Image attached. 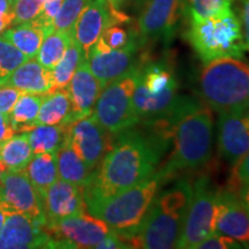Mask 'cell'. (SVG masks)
Segmentation results:
<instances>
[{
	"instance_id": "3",
	"label": "cell",
	"mask_w": 249,
	"mask_h": 249,
	"mask_svg": "<svg viewBox=\"0 0 249 249\" xmlns=\"http://www.w3.org/2000/svg\"><path fill=\"white\" fill-rule=\"evenodd\" d=\"M192 196L193 183L186 176L177 179L169 189L158 192L133 239V248H177Z\"/></svg>"
},
{
	"instance_id": "14",
	"label": "cell",
	"mask_w": 249,
	"mask_h": 249,
	"mask_svg": "<svg viewBox=\"0 0 249 249\" xmlns=\"http://www.w3.org/2000/svg\"><path fill=\"white\" fill-rule=\"evenodd\" d=\"M128 21L129 18L121 9L112 7L108 0H89L77 18L71 35L87 59L105 28L113 23H126Z\"/></svg>"
},
{
	"instance_id": "40",
	"label": "cell",
	"mask_w": 249,
	"mask_h": 249,
	"mask_svg": "<svg viewBox=\"0 0 249 249\" xmlns=\"http://www.w3.org/2000/svg\"><path fill=\"white\" fill-rule=\"evenodd\" d=\"M240 2V22L244 34L246 50L249 51V0H239Z\"/></svg>"
},
{
	"instance_id": "5",
	"label": "cell",
	"mask_w": 249,
	"mask_h": 249,
	"mask_svg": "<svg viewBox=\"0 0 249 249\" xmlns=\"http://www.w3.org/2000/svg\"><path fill=\"white\" fill-rule=\"evenodd\" d=\"M164 183L160 172L156 170L144 181L107 200L88 205L87 211L104 220L129 248H133V239L138 234L155 196Z\"/></svg>"
},
{
	"instance_id": "26",
	"label": "cell",
	"mask_w": 249,
	"mask_h": 249,
	"mask_svg": "<svg viewBox=\"0 0 249 249\" xmlns=\"http://www.w3.org/2000/svg\"><path fill=\"white\" fill-rule=\"evenodd\" d=\"M26 133L34 155L57 152L66 141L67 124H37Z\"/></svg>"
},
{
	"instance_id": "19",
	"label": "cell",
	"mask_w": 249,
	"mask_h": 249,
	"mask_svg": "<svg viewBox=\"0 0 249 249\" xmlns=\"http://www.w3.org/2000/svg\"><path fill=\"white\" fill-rule=\"evenodd\" d=\"M46 223L76 216L87 211L82 188L58 179L43 196Z\"/></svg>"
},
{
	"instance_id": "32",
	"label": "cell",
	"mask_w": 249,
	"mask_h": 249,
	"mask_svg": "<svg viewBox=\"0 0 249 249\" xmlns=\"http://www.w3.org/2000/svg\"><path fill=\"white\" fill-rule=\"evenodd\" d=\"M123 23H113L103 31L97 43L92 48L103 51L108 50L123 49L132 40L134 37L138 36V33L133 30H128L121 26Z\"/></svg>"
},
{
	"instance_id": "7",
	"label": "cell",
	"mask_w": 249,
	"mask_h": 249,
	"mask_svg": "<svg viewBox=\"0 0 249 249\" xmlns=\"http://www.w3.org/2000/svg\"><path fill=\"white\" fill-rule=\"evenodd\" d=\"M187 38L204 65L225 57L242 59L247 51L240 18L234 11L218 18L189 20Z\"/></svg>"
},
{
	"instance_id": "48",
	"label": "cell",
	"mask_w": 249,
	"mask_h": 249,
	"mask_svg": "<svg viewBox=\"0 0 249 249\" xmlns=\"http://www.w3.org/2000/svg\"><path fill=\"white\" fill-rule=\"evenodd\" d=\"M246 114H247V117L249 118V105H248V107L246 108Z\"/></svg>"
},
{
	"instance_id": "39",
	"label": "cell",
	"mask_w": 249,
	"mask_h": 249,
	"mask_svg": "<svg viewBox=\"0 0 249 249\" xmlns=\"http://www.w3.org/2000/svg\"><path fill=\"white\" fill-rule=\"evenodd\" d=\"M21 93V90L13 87L0 86V112L9 116Z\"/></svg>"
},
{
	"instance_id": "25",
	"label": "cell",
	"mask_w": 249,
	"mask_h": 249,
	"mask_svg": "<svg viewBox=\"0 0 249 249\" xmlns=\"http://www.w3.org/2000/svg\"><path fill=\"white\" fill-rule=\"evenodd\" d=\"M71 116V104L67 90H55V91L45 93L43 97L35 126L37 124H70Z\"/></svg>"
},
{
	"instance_id": "2",
	"label": "cell",
	"mask_w": 249,
	"mask_h": 249,
	"mask_svg": "<svg viewBox=\"0 0 249 249\" xmlns=\"http://www.w3.org/2000/svg\"><path fill=\"white\" fill-rule=\"evenodd\" d=\"M179 82L169 58L141 60L133 104L140 123L167 119L174 124L202 103L178 95Z\"/></svg>"
},
{
	"instance_id": "12",
	"label": "cell",
	"mask_w": 249,
	"mask_h": 249,
	"mask_svg": "<svg viewBox=\"0 0 249 249\" xmlns=\"http://www.w3.org/2000/svg\"><path fill=\"white\" fill-rule=\"evenodd\" d=\"M0 207L5 214L21 213L46 224L43 198L23 170L6 171L0 179Z\"/></svg>"
},
{
	"instance_id": "35",
	"label": "cell",
	"mask_w": 249,
	"mask_h": 249,
	"mask_svg": "<svg viewBox=\"0 0 249 249\" xmlns=\"http://www.w3.org/2000/svg\"><path fill=\"white\" fill-rule=\"evenodd\" d=\"M44 0H15L13 2L14 20L12 26L26 23L38 17Z\"/></svg>"
},
{
	"instance_id": "42",
	"label": "cell",
	"mask_w": 249,
	"mask_h": 249,
	"mask_svg": "<svg viewBox=\"0 0 249 249\" xmlns=\"http://www.w3.org/2000/svg\"><path fill=\"white\" fill-rule=\"evenodd\" d=\"M14 20V14H7V15H0V34L12 26Z\"/></svg>"
},
{
	"instance_id": "36",
	"label": "cell",
	"mask_w": 249,
	"mask_h": 249,
	"mask_svg": "<svg viewBox=\"0 0 249 249\" xmlns=\"http://www.w3.org/2000/svg\"><path fill=\"white\" fill-rule=\"evenodd\" d=\"M64 0H44L43 8L38 14V17L34 18L33 22L43 27L45 30H48L49 34L54 31V18L57 17L59 9L61 7V4Z\"/></svg>"
},
{
	"instance_id": "38",
	"label": "cell",
	"mask_w": 249,
	"mask_h": 249,
	"mask_svg": "<svg viewBox=\"0 0 249 249\" xmlns=\"http://www.w3.org/2000/svg\"><path fill=\"white\" fill-rule=\"evenodd\" d=\"M241 247L242 246L231 236L214 232L207 239H204L201 244H198L196 249H230Z\"/></svg>"
},
{
	"instance_id": "11",
	"label": "cell",
	"mask_w": 249,
	"mask_h": 249,
	"mask_svg": "<svg viewBox=\"0 0 249 249\" xmlns=\"http://www.w3.org/2000/svg\"><path fill=\"white\" fill-rule=\"evenodd\" d=\"M185 2L183 0H148L138 22L141 45L150 43L169 44L176 35Z\"/></svg>"
},
{
	"instance_id": "23",
	"label": "cell",
	"mask_w": 249,
	"mask_h": 249,
	"mask_svg": "<svg viewBox=\"0 0 249 249\" xmlns=\"http://www.w3.org/2000/svg\"><path fill=\"white\" fill-rule=\"evenodd\" d=\"M1 35L20 50L28 59H33L36 58L43 40L50 34L43 27L30 21L18 26H11Z\"/></svg>"
},
{
	"instance_id": "24",
	"label": "cell",
	"mask_w": 249,
	"mask_h": 249,
	"mask_svg": "<svg viewBox=\"0 0 249 249\" xmlns=\"http://www.w3.org/2000/svg\"><path fill=\"white\" fill-rule=\"evenodd\" d=\"M23 171L43 197L46 191L59 179L55 152L34 155Z\"/></svg>"
},
{
	"instance_id": "33",
	"label": "cell",
	"mask_w": 249,
	"mask_h": 249,
	"mask_svg": "<svg viewBox=\"0 0 249 249\" xmlns=\"http://www.w3.org/2000/svg\"><path fill=\"white\" fill-rule=\"evenodd\" d=\"M28 58L0 34V86Z\"/></svg>"
},
{
	"instance_id": "29",
	"label": "cell",
	"mask_w": 249,
	"mask_h": 249,
	"mask_svg": "<svg viewBox=\"0 0 249 249\" xmlns=\"http://www.w3.org/2000/svg\"><path fill=\"white\" fill-rule=\"evenodd\" d=\"M83 59L86 58L82 50L75 40L71 39L64 57L52 70V91L67 88Z\"/></svg>"
},
{
	"instance_id": "6",
	"label": "cell",
	"mask_w": 249,
	"mask_h": 249,
	"mask_svg": "<svg viewBox=\"0 0 249 249\" xmlns=\"http://www.w3.org/2000/svg\"><path fill=\"white\" fill-rule=\"evenodd\" d=\"M198 93L218 113L246 111L249 105V65L240 58L225 57L204 65Z\"/></svg>"
},
{
	"instance_id": "30",
	"label": "cell",
	"mask_w": 249,
	"mask_h": 249,
	"mask_svg": "<svg viewBox=\"0 0 249 249\" xmlns=\"http://www.w3.org/2000/svg\"><path fill=\"white\" fill-rule=\"evenodd\" d=\"M73 35L68 31L54 30L45 37L38 53L36 55L37 61L48 70H53L55 65L64 57L65 52L70 46Z\"/></svg>"
},
{
	"instance_id": "1",
	"label": "cell",
	"mask_w": 249,
	"mask_h": 249,
	"mask_svg": "<svg viewBox=\"0 0 249 249\" xmlns=\"http://www.w3.org/2000/svg\"><path fill=\"white\" fill-rule=\"evenodd\" d=\"M171 141L152 132L132 128L116 135L113 148L93 170L90 181L82 188L86 208L104 201L144 181L157 170Z\"/></svg>"
},
{
	"instance_id": "41",
	"label": "cell",
	"mask_w": 249,
	"mask_h": 249,
	"mask_svg": "<svg viewBox=\"0 0 249 249\" xmlns=\"http://www.w3.org/2000/svg\"><path fill=\"white\" fill-rule=\"evenodd\" d=\"M15 134L17 133H15L13 126H12L9 116L0 112V143L11 139Z\"/></svg>"
},
{
	"instance_id": "47",
	"label": "cell",
	"mask_w": 249,
	"mask_h": 249,
	"mask_svg": "<svg viewBox=\"0 0 249 249\" xmlns=\"http://www.w3.org/2000/svg\"><path fill=\"white\" fill-rule=\"evenodd\" d=\"M138 1H139V4H141V5H144L145 2L148 1V0H138Z\"/></svg>"
},
{
	"instance_id": "43",
	"label": "cell",
	"mask_w": 249,
	"mask_h": 249,
	"mask_svg": "<svg viewBox=\"0 0 249 249\" xmlns=\"http://www.w3.org/2000/svg\"><path fill=\"white\" fill-rule=\"evenodd\" d=\"M238 195L240 196L242 203L245 204L246 209H247L248 213H249V183L247 186H245L244 188H242L241 191L238 193Z\"/></svg>"
},
{
	"instance_id": "13",
	"label": "cell",
	"mask_w": 249,
	"mask_h": 249,
	"mask_svg": "<svg viewBox=\"0 0 249 249\" xmlns=\"http://www.w3.org/2000/svg\"><path fill=\"white\" fill-rule=\"evenodd\" d=\"M66 141L81 160L95 170L113 148L116 136L107 132L91 114L67 124Z\"/></svg>"
},
{
	"instance_id": "27",
	"label": "cell",
	"mask_w": 249,
	"mask_h": 249,
	"mask_svg": "<svg viewBox=\"0 0 249 249\" xmlns=\"http://www.w3.org/2000/svg\"><path fill=\"white\" fill-rule=\"evenodd\" d=\"M44 95L22 92L15 103L13 110L9 113L12 126L15 133H24L35 127L40 105Z\"/></svg>"
},
{
	"instance_id": "10",
	"label": "cell",
	"mask_w": 249,
	"mask_h": 249,
	"mask_svg": "<svg viewBox=\"0 0 249 249\" xmlns=\"http://www.w3.org/2000/svg\"><path fill=\"white\" fill-rule=\"evenodd\" d=\"M44 229L53 240L54 248H97L113 232L104 220L88 211L46 223Z\"/></svg>"
},
{
	"instance_id": "44",
	"label": "cell",
	"mask_w": 249,
	"mask_h": 249,
	"mask_svg": "<svg viewBox=\"0 0 249 249\" xmlns=\"http://www.w3.org/2000/svg\"><path fill=\"white\" fill-rule=\"evenodd\" d=\"M129 0H108V2L112 5V7H114L116 9H121L123 6H124L128 2Z\"/></svg>"
},
{
	"instance_id": "9",
	"label": "cell",
	"mask_w": 249,
	"mask_h": 249,
	"mask_svg": "<svg viewBox=\"0 0 249 249\" xmlns=\"http://www.w3.org/2000/svg\"><path fill=\"white\" fill-rule=\"evenodd\" d=\"M218 192L207 174H202L195 180L192 201L177 248L196 249L198 244L214 233Z\"/></svg>"
},
{
	"instance_id": "16",
	"label": "cell",
	"mask_w": 249,
	"mask_h": 249,
	"mask_svg": "<svg viewBox=\"0 0 249 249\" xmlns=\"http://www.w3.org/2000/svg\"><path fill=\"white\" fill-rule=\"evenodd\" d=\"M217 147L220 157L232 166L249 151V118L246 111L218 113Z\"/></svg>"
},
{
	"instance_id": "37",
	"label": "cell",
	"mask_w": 249,
	"mask_h": 249,
	"mask_svg": "<svg viewBox=\"0 0 249 249\" xmlns=\"http://www.w3.org/2000/svg\"><path fill=\"white\" fill-rule=\"evenodd\" d=\"M249 183V151L242 160L233 166L232 174L229 179L230 191L238 194L239 192Z\"/></svg>"
},
{
	"instance_id": "18",
	"label": "cell",
	"mask_w": 249,
	"mask_h": 249,
	"mask_svg": "<svg viewBox=\"0 0 249 249\" xmlns=\"http://www.w3.org/2000/svg\"><path fill=\"white\" fill-rule=\"evenodd\" d=\"M214 232L231 236L249 248V213L240 196L230 189L218 192Z\"/></svg>"
},
{
	"instance_id": "8",
	"label": "cell",
	"mask_w": 249,
	"mask_h": 249,
	"mask_svg": "<svg viewBox=\"0 0 249 249\" xmlns=\"http://www.w3.org/2000/svg\"><path fill=\"white\" fill-rule=\"evenodd\" d=\"M139 65L105 86L93 107V118L114 136L140 124L133 104Z\"/></svg>"
},
{
	"instance_id": "15",
	"label": "cell",
	"mask_w": 249,
	"mask_h": 249,
	"mask_svg": "<svg viewBox=\"0 0 249 249\" xmlns=\"http://www.w3.org/2000/svg\"><path fill=\"white\" fill-rule=\"evenodd\" d=\"M141 46L138 35L123 49L108 51L95 48L90 50L87 61L103 88L138 66L141 61V58H139Z\"/></svg>"
},
{
	"instance_id": "31",
	"label": "cell",
	"mask_w": 249,
	"mask_h": 249,
	"mask_svg": "<svg viewBox=\"0 0 249 249\" xmlns=\"http://www.w3.org/2000/svg\"><path fill=\"white\" fill-rule=\"evenodd\" d=\"M189 20L218 18L233 11V0H187Z\"/></svg>"
},
{
	"instance_id": "45",
	"label": "cell",
	"mask_w": 249,
	"mask_h": 249,
	"mask_svg": "<svg viewBox=\"0 0 249 249\" xmlns=\"http://www.w3.org/2000/svg\"><path fill=\"white\" fill-rule=\"evenodd\" d=\"M5 217H6V214H5L4 211H2L1 207H0V234H1V231H2V226H4Z\"/></svg>"
},
{
	"instance_id": "34",
	"label": "cell",
	"mask_w": 249,
	"mask_h": 249,
	"mask_svg": "<svg viewBox=\"0 0 249 249\" xmlns=\"http://www.w3.org/2000/svg\"><path fill=\"white\" fill-rule=\"evenodd\" d=\"M88 1L89 0H64L54 18V30L71 33L77 18Z\"/></svg>"
},
{
	"instance_id": "22",
	"label": "cell",
	"mask_w": 249,
	"mask_h": 249,
	"mask_svg": "<svg viewBox=\"0 0 249 249\" xmlns=\"http://www.w3.org/2000/svg\"><path fill=\"white\" fill-rule=\"evenodd\" d=\"M59 179L83 188L91 179L93 170L80 158L67 141L55 152Z\"/></svg>"
},
{
	"instance_id": "21",
	"label": "cell",
	"mask_w": 249,
	"mask_h": 249,
	"mask_svg": "<svg viewBox=\"0 0 249 249\" xmlns=\"http://www.w3.org/2000/svg\"><path fill=\"white\" fill-rule=\"evenodd\" d=\"M1 86L13 87L22 92L45 95L52 91V71L40 65L35 58L28 59Z\"/></svg>"
},
{
	"instance_id": "4",
	"label": "cell",
	"mask_w": 249,
	"mask_h": 249,
	"mask_svg": "<svg viewBox=\"0 0 249 249\" xmlns=\"http://www.w3.org/2000/svg\"><path fill=\"white\" fill-rule=\"evenodd\" d=\"M213 147V110L200 105L178 121L173 132V149L160 169L166 183L204 166L210 160Z\"/></svg>"
},
{
	"instance_id": "46",
	"label": "cell",
	"mask_w": 249,
	"mask_h": 249,
	"mask_svg": "<svg viewBox=\"0 0 249 249\" xmlns=\"http://www.w3.org/2000/svg\"><path fill=\"white\" fill-rule=\"evenodd\" d=\"M7 171V169H6V166L4 164H2V161H0V179H1V177L4 176V173Z\"/></svg>"
},
{
	"instance_id": "49",
	"label": "cell",
	"mask_w": 249,
	"mask_h": 249,
	"mask_svg": "<svg viewBox=\"0 0 249 249\" xmlns=\"http://www.w3.org/2000/svg\"><path fill=\"white\" fill-rule=\"evenodd\" d=\"M9 1H12V2H14V1H15V0H9Z\"/></svg>"
},
{
	"instance_id": "17",
	"label": "cell",
	"mask_w": 249,
	"mask_h": 249,
	"mask_svg": "<svg viewBox=\"0 0 249 249\" xmlns=\"http://www.w3.org/2000/svg\"><path fill=\"white\" fill-rule=\"evenodd\" d=\"M45 224L21 213L6 214L0 234V249L54 248Z\"/></svg>"
},
{
	"instance_id": "28",
	"label": "cell",
	"mask_w": 249,
	"mask_h": 249,
	"mask_svg": "<svg viewBox=\"0 0 249 249\" xmlns=\"http://www.w3.org/2000/svg\"><path fill=\"white\" fill-rule=\"evenodd\" d=\"M27 133H20L12 136L5 142L0 143V161L5 165L7 171L23 170L33 158Z\"/></svg>"
},
{
	"instance_id": "20",
	"label": "cell",
	"mask_w": 249,
	"mask_h": 249,
	"mask_svg": "<svg viewBox=\"0 0 249 249\" xmlns=\"http://www.w3.org/2000/svg\"><path fill=\"white\" fill-rule=\"evenodd\" d=\"M102 89L99 81L90 71L87 59H83L66 88L71 104V123L91 116Z\"/></svg>"
}]
</instances>
